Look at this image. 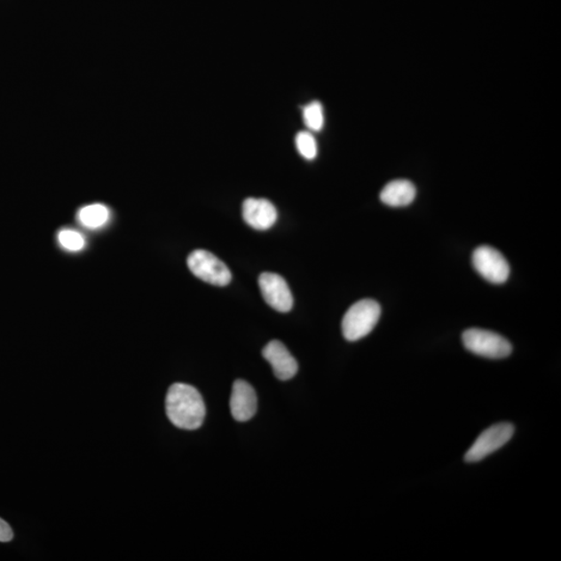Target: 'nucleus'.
<instances>
[{"label": "nucleus", "instance_id": "1", "mask_svg": "<svg viewBox=\"0 0 561 561\" xmlns=\"http://www.w3.org/2000/svg\"><path fill=\"white\" fill-rule=\"evenodd\" d=\"M166 411L169 420L176 428L186 431L201 428L206 415L202 395L196 388L181 383L170 387Z\"/></svg>", "mask_w": 561, "mask_h": 561}, {"label": "nucleus", "instance_id": "2", "mask_svg": "<svg viewBox=\"0 0 561 561\" xmlns=\"http://www.w3.org/2000/svg\"><path fill=\"white\" fill-rule=\"evenodd\" d=\"M380 304L374 300H362L347 310L343 320V333L346 340L362 339L376 326L381 317Z\"/></svg>", "mask_w": 561, "mask_h": 561}, {"label": "nucleus", "instance_id": "3", "mask_svg": "<svg viewBox=\"0 0 561 561\" xmlns=\"http://www.w3.org/2000/svg\"><path fill=\"white\" fill-rule=\"evenodd\" d=\"M463 346L475 355L487 359H504L512 352V346L508 339L497 333L481 330V328H469L462 334Z\"/></svg>", "mask_w": 561, "mask_h": 561}, {"label": "nucleus", "instance_id": "4", "mask_svg": "<svg viewBox=\"0 0 561 561\" xmlns=\"http://www.w3.org/2000/svg\"><path fill=\"white\" fill-rule=\"evenodd\" d=\"M187 265L194 276L206 283L216 286L230 283L232 274L228 266L205 249H197L188 256Z\"/></svg>", "mask_w": 561, "mask_h": 561}, {"label": "nucleus", "instance_id": "5", "mask_svg": "<svg viewBox=\"0 0 561 561\" xmlns=\"http://www.w3.org/2000/svg\"><path fill=\"white\" fill-rule=\"evenodd\" d=\"M515 434L514 425L510 423H499L481 432L474 442L472 447L468 450L465 461L478 462L486 459L487 455L495 453L498 449L509 443Z\"/></svg>", "mask_w": 561, "mask_h": 561}, {"label": "nucleus", "instance_id": "6", "mask_svg": "<svg viewBox=\"0 0 561 561\" xmlns=\"http://www.w3.org/2000/svg\"><path fill=\"white\" fill-rule=\"evenodd\" d=\"M472 262L480 276L493 284H502L510 277L509 262L496 249L478 247L473 253Z\"/></svg>", "mask_w": 561, "mask_h": 561}, {"label": "nucleus", "instance_id": "7", "mask_svg": "<svg viewBox=\"0 0 561 561\" xmlns=\"http://www.w3.org/2000/svg\"><path fill=\"white\" fill-rule=\"evenodd\" d=\"M259 288L265 301L279 312H289L294 306V296L289 286L279 274L273 273L260 274Z\"/></svg>", "mask_w": 561, "mask_h": 561}, {"label": "nucleus", "instance_id": "8", "mask_svg": "<svg viewBox=\"0 0 561 561\" xmlns=\"http://www.w3.org/2000/svg\"><path fill=\"white\" fill-rule=\"evenodd\" d=\"M232 416L240 423H246L257 412V395L249 383L237 380L232 388L230 399Z\"/></svg>", "mask_w": 561, "mask_h": 561}, {"label": "nucleus", "instance_id": "9", "mask_svg": "<svg viewBox=\"0 0 561 561\" xmlns=\"http://www.w3.org/2000/svg\"><path fill=\"white\" fill-rule=\"evenodd\" d=\"M242 217L253 229L265 231L277 222L278 212L266 199L248 198L242 204Z\"/></svg>", "mask_w": 561, "mask_h": 561}, {"label": "nucleus", "instance_id": "10", "mask_svg": "<svg viewBox=\"0 0 561 561\" xmlns=\"http://www.w3.org/2000/svg\"><path fill=\"white\" fill-rule=\"evenodd\" d=\"M265 359L271 364L274 375L280 381H288L296 375L298 365L296 359L286 346L278 340H273L268 344L264 352Z\"/></svg>", "mask_w": 561, "mask_h": 561}, {"label": "nucleus", "instance_id": "11", "mask_svg": "<svg viewBox=\"0 0 561 561\" xmlns=\"http://www.w3.org/2000/svg\"><path fill=\"white\" fill-rule=\"evenodd\" d=\"M416 194V187L411 181L399 179L389 182L383 188L380 198L382 202L388 206L404 207L413 203Z\"/></svg>", "mask_w": 561, "mask_h": 561}, {"label": "nucleus", "instance_id": "12", "mask_svg": "<svg viewBox=\"0 0 561 561\" xmlns=\"http://www.w3.org/2000/svg\"><path fill=\"white\" fill-rule=\"evenodd\" d=\"M109 218V210L106 205L91 204L83 207L78 212V219L84 227L99 229L105 225Z\"/></svg>", "mask_w": 561, "mask_h": 561}, {"label": "nucleus", "instance_id": "13", "mask_svg": "<svg viewBox=\"0 0 561 561\" xmlns=\"http://www.w3.org/2000/svg\"><path fill=\"white\" fill-rule=\"evenodd\" d=\"M303 118L304 125H306L310 130H321L323 123H325V117H323V108L321 103L313 101L304 107L303 111Z\"/></svg>", "mask_w": 561, "mask_h": 561}, {"label": "nucleus", "instance_id": "14", "mask_svg": "<svg viewBox=\"0 0 561 561\" xmlns=\"http://www.w3.org/2000/svg\"><path fill=\"white\" fill-rule=\"evenodd\" d=\"M296 144L300 154L308 161H313L317 156V143L315 138L308 131L297 133Z\"/></svg>", "mask_w": 561, "mask_h": 561}, {"label": "nucleus", "instance_id": "15", "mask_svg": "<svg viewBox=\"0 0 561 561\" xmlns=\"http://www.w3.org/2000/svg\"><path fill=\"white\" fill-rule=\"evenodd\" d=\"M60 246L71 252L81 251L85 245L83 236L75 230H62L58 236Z\"/></svg>", "mask_w": 561, "mask_h": 561}, {"label": "nucleus", "instance_id": "16", "mask_svg": "<svg viewBox=\"0 0 561 561\" xmlns=\"http://www.w3.org/2000/svg\"><path fill=\"white\" fill-rule=\"evenodd\" d=\"M14 533L7 522L0 518V541L8 542L13 540Z\"/></svg>", "mask_w": 561, "mask_h": 561}]
</instances>
